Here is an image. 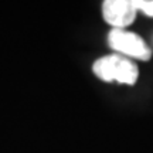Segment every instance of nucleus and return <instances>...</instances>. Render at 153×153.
<instances>
[{"instance_id":"1","label":"nucleus","mask_w":153,"mask_h":153,"mask_svg":"<svg viewBox=\"0 0 153 153\" xmlns=\"http://www.w3.org/2000/svg\"><path fill=\"white\" fill-rule=\"evenodd\" d=\"M95 75L104 81H118L120 84L133 85L137 81V67L132 61L119 55H106L94 62Z\"/></svg>"},{"instance_id":"2","label":"nucleus","mask_w":153,"mask_h":153,"mask_svg":"<svg viewBox=\"0 0 153 153\" xmlns=\"http://www.w3.org/2000/svg\"><path fill=\"white\" fill-rule=\"evenodd\" d=\"M109 45L115 51H119L122 54L131 55L133 58L142 61H148L152 57V51L148 47V44L143 41L142 37L137 34L126 31L122 28H112L109 36Z\"/></svg>"},{"instance_id":"3","label":"nucleus","mask_w":153,"mask_h":153,"mask_svg":"<svg viewBox=\"0 0 153 153\" xmlns=\"http://www.w3.org/2000/svg\"><path fill=\"white\" fill-rule=\"evenodd\" d=\"M102 13L108 24L122 30L131 26L136 17L133 0H106L102 4Z\"/></svg>"},{"instance_id":"4","label":"nucleus","mask_w":153,"mask_h":153,"mask_svg":"<svg viewBox=\"0 0 153 153\" xmlns=\"http://www.w3.org/2000/svg\"><path fill=\"white\" fill-rule=\"evenodd\" d=\"M136 10H142L145 14L153 17V0H133Z\"/></svg>"}]
</instances>
